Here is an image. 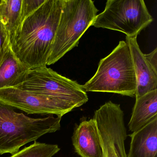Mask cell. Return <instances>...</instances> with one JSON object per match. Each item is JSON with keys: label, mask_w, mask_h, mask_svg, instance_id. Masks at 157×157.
<instances>
[{"label": "cell", "mask_w": 157, "mask_h": 157, "mask_svg": "<svg viewBox=\"0 0 157 157\" xmlns=\"http://www.w3.org/2000/svg\"><path fill=\"white\" fill-rule=\"evenodd\" d=\"M129 47L136 78L137 88L135 97L157 90V48L144 54L140 48L136 37H126Z\"/></svg>", "instance_id": "9c48e42d"}, {"label": "cell", "mask_w": 157, "mask_h": 157, "mask_svg": "<svg viewBox=\"0 0 157 157\" xmlns=\"http://www.w3.org/2000/svg\"><path fill=\"white\" fill-rule=\"evenodd\" d=\"M10 47L0 66V89L17 87L21 84L28 70Z\"/></svg>", "instance_id": "4fadbf2b"}, {"label": "cell", "mask_w": 157, "mask_h": 157, "mask_svg": "<svg viewBox=\"0 0 157 157\" xmlns=\"http://www.w3.org/2000/svg\"><path fill=\"white\" fill-rule=\"evenodd\" d=\"M75 151L81 157H103L99 132L93 118L82 121L72 136Z\"/></svg>", "instance_id": "30bf717a"}, {"label": "cell", "mask_w": 157, "mask_h": 157, "mask_svg": "<svg viewBox=\"0 0 157 157\" xmlns=\"http://www.w3.org/2000/svg\"><path fill=\"white\" fill-rule=\"evenodd\" d=\"M62 117L32 118L0 101V154H14L25 144L60 128Z\"/></svg>", "instance_id": "3957f363"}, {"label": "cell", "mask_w": 157, "mask_h": 157, "mask_svg": "<svg viewBox=\"0 0 157 157\" xmlns=\"http://www.w3.org/2000/svg\"><path fill=\"white\" fill-rule=\"evenodd\" d=\"M22 0H2L0 3V22L12 36L21 19Z\"/></svg>", "instance_id": "5bb4252c"}, {"label": "cell", "mask_w": 157, "mask_h": 157, "mask_svg": "<svg viewBox=\"0 0 157 157\" xmlns=\"http://www.w3.org/2000/svg\"><path fill=\"white\" fill-rule=\"evenodd\" d=\"M0 101L28 114L62 117L73 110L56 100L15 87L0 89Z\"/></svg>", "instance_id": "ba28073f"}, {"label": "cell", "mask_w": 157, "mask_h": 157, "mask_svg": "<svg viewBox=\"0 0 157 157\" xmlns=\"http://www.w3.org/2000/svg\"><path fill=\"white\" fill-rule=\"evenodd\" d=\"M153 20L143 0H108L104 10L96 16L92 26L137 38Z\"/></svg>", "instance_id": "8992f818"}, {"label": "cell", "mask_w": 157, "mask_h": 157, "mask_svg": "<svg viewBox=\"0 0 157 157\" xmlns=\"http://www.w3.org/2000/svg\"><path fill=\"white\" fill-rule=\"evenodd\" d=\"M136 99L128 124L129 130L133 132L140 129L157 117V90Z\"/></svg>", "instance_id": "7c38bea8"}, {"label": "cell", "mask_w": 157, "mask_h": 157, "mask_svg": "<svg viewBox=\"0 0 157 157\" xmlns=\"http://www.w3.org/2000/svg\"><path fill=\"white\" fill-rule=\"evenodd\" d=\"M10 46V33L6 27L0 22V66Z\"/></svg>", "instance_id": "2e32d148"}, {"label": "cell", "mask_w": 157, "mask_h": 157, "mask_svg": "<svg viewBox=\"0 0 157 157\" xmlns=\"http://www.w3.org/2000/svg\"><path fill=\"white\" fill-rule=\"evenodd\" d=\"M63 0H45L21 20L11 48L28 69L46 67L62 10Z\"/></svg>", "instance_id": "6da1fadb"}, {"label": "cell", "mask_w": 157, "mask_h": 157, "mask_svg": "<svg viewBox=\"0 0 157 157\" xmlns=\"http://www.w3.org/2000/svg\"><path fill=\"white\" fill-rule=\"evenodd\" d=\"M98 10L92 0H63L62 10L47 63L52 65L77 47Z\"/></svg>", "instance_id": "277c9868"}, {"label": "cell", "mask_w": 157, "mask_h": 157, "mask_svg": "<svg viewBox=\"0 0 157 157\" xmlns=\"http://www.w3.org/2000/svg\"><path fill=\"white\" fill-rule=\"evenodd\" d=\"M15 88L44 95L73 109L83 105L89 100L81 85L47 67L28 70L23 82Z\"/></svg>", "instance_id": "5b68a950"}, {"label": "cell", "mask_w": 157, "mask_h": 157, "mask_svg": "<svg viewBox=\"0 0 157 157\" xmlns=\"http://www.w3.org/2000/svg\"><path fill=\"white\" fill-rule=\"evenodd\" d=\"M81 85L86 92L112 93L135 97L136 78L126 42L120 41L109 55L101 59L93 77Z\"/></svg>", "instance_id": "7a4b0ae2"}, {"label": "cell", "mask_w": 157, "mask_h": 157, "mask_svg": "<svg viewBox=\"0 0 157 157\" xmlns=\"http://www.w3.org/2000/svg\"><path fill=\"white\" fill-rule=\"evenodd\" d=\"M103 157H127L125 148L127 130L124 113L119 104L109 101L94 112Z\"/></svg>", "instance_id": "52a82bcc"}, {"label": "cell", "mask_w": 157, "mask_h": 157, "mask_svg": "<svg viewBox=\"0 0 157 157\" xmlns=\"http://www.w3.org/2000/svg\"><path fill=\"white\" fill-rule=\"evenodd\" d=\"M129 136L127 157H157V117Z\"/></svg>", "instance_id": "8fae6325"}, {"label": "cell", "mask_w": 157, "mask_h": 157, "mask_svg": "<svg viewBox=\"0 0 157 157\" xmlns=\"http://www.w3.org/2000/svg\"><path fill=\"white\" fill-rule=\"evenodd\" d=\"M2 0H0V3L1 2Z\"/></svg>", "instance_id": "e0dca14e"}, {"label": "cell", "mask_w": 157, "mask_h": 157, "mask_svg": "<svg viewBox=\"0 0 157 157\" xmlns=\"http://www.w3.org/2000/svg\"><path fill=\"white\" fill-rule=\"evenodd\" d=\"M60 150L57 145L40 143L36 140L10 157H52Z\"/></svg>", "instance_id": "9a60e30c"}]
</instances>
